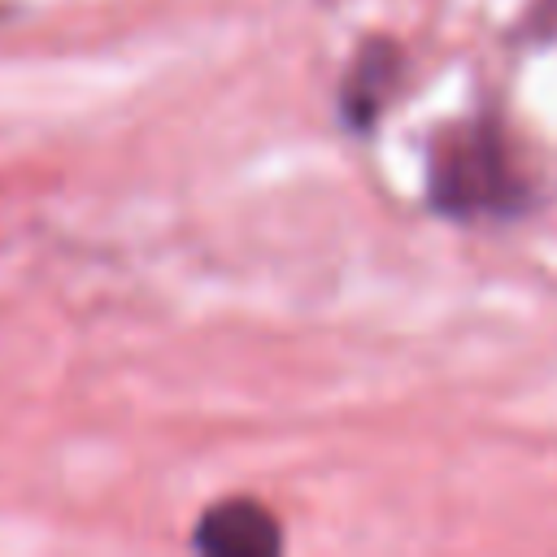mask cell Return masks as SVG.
<instances>
[{
	"instance_id": "1",
	"label": "cell",
	"mask_w": 557,
	"mask_h": 557,
	"mask_svg": "<svg viewBox=\"0 0 557 557\" xmlns=\"http://www.w3.org/2000/svg\"><path fill=\"white\" fill-rule=\"evenodd\" d=\"M196 548L213 557H270L283 548V531L257 500H222L200 518Z\"/></svg>"
},
{
	"instance_id": "2",
	"label": "cell",
	"mask_w": 557,
	"mask_h": 557,
	"mask_svg": "<svg viewBox=\"0 0 557 557\" xmlns=\"http://www.w3.org/2000/svg\"><path fill=\"white\" fill-rule=\"evenodd\" d=\"M505 183V170L496 161V148L492 144H453L448 148V161L435 165V187L444 191L448 205H492L496 200V187Z\"/></svg>"
}]
</instances>
